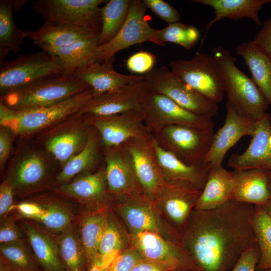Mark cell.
<instances>
[{
    "instance_id": "1",
    "label": "cell",
    "mask_w": 271,
    "mask_h": 271,
    "mask_svg": "<svg viewBox=\"0 0 271 271\" xmlns=\"http://www.w3.org/2000/svg\"><path fill=\"white\" fill-rule=\"evenodd\" d=\"M255 206L230 200L209 210L194 209L180 244L198 271H230L257 243L252 225Z\"/></svg>"
},
{
    "instance_id": "2",
    "label": "cell",
    "mask_w": 271,
    "mask_h": 271,
    "mask_svg": "<svg viewBox=\"0 0 271 271\" xmlns=\"http://www.w3.org/2000/svg\"><path fill=\"white\" fill-rule=\"evenodd\" d=\"M212 52L222 77L227 102L240 114L255 121L260 119L269 104L254 81L239 69L235 57L228 50L219 46Z\"/></svg>"
},
{
    "instance_id": "3",
    "label": "cell",
    "mask_w": 271,
    "mask_h": 271,
    "mask_svg": "<svg viewBox=\"0 0 271 271\" xmlns=\"http://www.w3.org/2000/svg\"><path fill=\"white\" fill-rule=\"evenodd\" d=\"M92 98L89 88L52 105L20 111L10 109L0 101V124L22 137L41 133L79 112Z\"/></svg>"
},
{
    "instance_id": "4",
    "label": "cell",
    "mask_w": 271,
    "mask_h": 271,
    "mask_svg": "<svg viewBox=\"0 0 271 271\" xmlns=\"http://www.w3.org/2000/svg\"><path fill=\"white\" fill-rule=\"evenodd\" d=\"M90 88L74 75L49 77L1 96L0 101L14 110L52 105Z\"/></svg>"
},
{
    "instance_id": "5",
    "label": "cell",
    "mask_w": 271,
    "mask_h": 271,
    "mask_svg": "<svg viewBox=\"0 0 271 271\" xmlns=\"http://www.w3.org/2000/svg\"><path fill=\"white\" fill-rule=\"evenodd\" d=\"M0 65L1 96L41 79L64 74L60 59L44 50L21 55Z\"/></svg>"
},
{
    "instance_id": "6",
    "label": "cell",
    "mask_w": 271,
    "mask_h": 271,
    "mask_svg": "<svg viewBox=\"0 0 271 271\" xmlns=\"http://www.w3.org/2000/svg\"><path fill=\"white\" fill-rule=\"evenodd\" d=\"M51 164L46 155L34 146L18 147L3 181L15 194L24 196L42 189L50 179Z\"/></svg>"
},
{
    "instance_id": "7",
    "label": "cell",
    "mask_w": 271,
    "mask_h": 271,
    "mask_svg": "<svg viewBox=\"0 0 271 271\" xmlns=\"http://www.w3.org/2000/svg\"><path fill=\"white\" fill-rule=\"evenodd\" d=\"M170 66L178 78L203 96L216 104L222 100L225 91L212 55L197 52L191 60H175Z\"/></svg>"
},
{
    "instance_id": "8",
    "label": "cell",
    "mask_w": 271,
    "mask_h": 271,
    "mask_svg": "<svg viewBox=\"0 0 271 271\" xmlns=\"http://www.w3.org/2000/svg\"><path fill=\"white\" fill-rule=\"evenodd\" d=\"M118 198L120 200L116 209L130 234L151 231L172 241L180 243V234L167 221L153 202L143 194Z\"/></svg>"
},
{
    "instance_id": "9",
    "label": "cell",
    "mask_w": 271,
    "mask_h": 271,
    "mask_svg": "<svg viewBox=\"0 0 271 271\" xmlns=\"http://www.w3.org/2000/svg\"><path fill=\"white\" fill-rule=\"evenodd\" d=\"M147 7L141 0H130L126 20L117 34L107 43L98 46L92 61L101 63L114 58L117 52L134 45L151 42L164 46L156 37V29L146 18Z\"/></svg>"
},
{
    "instance_id": "10",
    "label": "cell",
    "mask_w": 271,
    "mask_h": 271,
    "mask_svg": "<svg viewBox=\"0 0 271 271\" xmlns=\"http://www.w3.org/2000/svg\"><path fill=\"white\" fill-rule=\"evenodd\" d=\"M145 76L150 89L169 97L182 107L211 118L217 115L218 104L190 88L167 66L154 68Z\"/></svg>"
},
{
    "instance_id": "11",
    "label": "cell",
    "mask_w": 271,
    "mask_h": 271,
    "mask_svg": "<svg viewBox=\"0 0 271 271\" xmlns=\"http://www.w3.org/2000/svg\"><path fill=\"white\" fill-rule=\"evenodd\" d=\"M88 125L85 115L78 112L42 132L38 139L62 168L85 147Z\"/></svg>"
},
{
    "instance_id": "12",
    "label": "cell",
    "mask_w": 271,
    "mask_h": 271,
    "mask_svg": "<svg viewBox=\"0 0 271 271\" xmlns=\"http://www.w3.org/2000/svg\"><path fill=\"white\" fill-rule=\"evenodd\" d=\"M104 0H37L33 11L45 21H53L101 31V6Z\"/></svg>"
},
{
    "instance_id": "13",
    "label": "cell",
    "mask_w": 271,
    "mask_h": 271,
    "mask_svg": "<svg viewBox=\"0 0 271 271\" xmlns=\"http://www.w3.org/2000/svg\"><path fill=\"white\" fill-rule=\"evenodd\" d=\"M145 119L158 127L183 125L202 129H213L212 118L192 112L169 97L148 88L142 102Z\"/></svg>"
},
{
    "instance_id": "14",
    "label": "cell",
    "mask_w": 271,
    "mask_h": 271,
    "mask_svg": "<svg viewBox=\"0 0 271 271\" xmlns=\"http://www.w3.org/2000/svg\"><path fill=\"white\" fill-rule=\"evenodd\" d=\"M163 140L167 150L185 163L204 164L214 134L213 129H202L183 125L163 127Z\"/></svg>"
},
{
    "instance_id": "15",
    "label": "cell",
    "mask_w": 271,
    "mask_h": 271,
    "mask_svg": "<svg viewBox=\"0 0 271 271\" xmlns=\"http://www.w3.org/2000/svg\"><path fill=\"white\" fill-rule=\"evenodd\" d=\"M201 191L188 183H167L153 202L181 236Z\"/></svg>"
},
{
    "instance_id": "16",
    "label": "cell",
    "mask_w": 271,
    "mask_h": 271,
    "mask_svg": "<svg viewBox=\"0 0 271 271\" xmlns=\"http://www.w3.org/2000/svg\"><path fill=\"white\" fill-rule=\"evenodd\" d=\"M89 125L99 132L107 148L121 146L133 139L148 140L142 123V111H133L109 116L84 115Z\"/></svg>"
},
{
    "instance_id": "17",
    "label": "cell",
    "mask_w": 271,
    "mask_h": 271,
    "mask_svg": "<svg viewBox=\"0 0 271 271\" xmlns=\"http://www.w3.org/2000/svg\"><path fill=\"white\" fill-rule=\"evenodd\" d=\"M226 114L223 125L214 134L204 164L210 168L222 166L223 160L228 151L241 139L252 137L256 121L238 112L227 102Z\"/></svg>"
},
{
    "instance_id": "18",
    "label": "cell",
    "mask_w": 271,
    "mask_h": 271,
    "mask_svg": "<svg viewBox=\"0 0 271 271\" xmlns=\"http://www.w3.org/2000/svg\"><path fill=\"white\" fill-rule=\"evenodd\" d=\"M148 140H130L125 143L124 148L144 195L153 201L167 182L158 165L152 142Z\"/></svg>"
},
{
    "instance_id": "19",
    "label": "cell",
    "mask_w": 271,
    "mask_h": 271,
    "mask_svg": "<svg viewBox=\"0 0 271 271\" xmlns=\"http://www.w3.org/2000/svg\"><path fill=\"white\" fill-rule=\"evenodd\" d=\"M148 88L146 79L93 97L78 112L82 115L109 116L142 111V102Z\"/></svg>"
},
{
    "instance_id": "20",
    "label": "cell",
    "mask_w": 271,
    "mask_h": 271,
    "mask_svg": "<svg viewBox=\"0 0 271 271\" xmlns=\"http://www.w3.org/2000/svg\"><path fill=\"white\" fill-rule=\"evenodd\" d=\"M130 246L145 259L171 263L179 269L198 271L180 243L172 241L157 233L146 231L130 234Z\"/></svg>"
},
{
    "instance_id": "21",
    "label": "cell",
    "mask_w": 271,
    "mask_h": 271,
    "mask_svg": "<svg viewBox=\"0 0 271 271\" xmlns=\"http://www.w3.org/2000/svg\"><path fill=\"white\" fill-rule=\"evenodd\" d=\"M252 139L241 153H234L228 165L234 170L261 169L271 172V117L266 113L256 121Z\"/></svg>"
},
{
    "instance_id": "22",
    "label": "cell",
    "mask_w": 271,
    "mask_h": 271,
    "mask_svg": "<svg viewBox=\"0 0 271 271\" xmlns=\"http://www.w3.org/2000/svg\"><path fill=\"white\" fill-rule=\"evenodd\" d=\"M114 58L101 63L90 61L79 67L73 74L92 89L96 97L127 84L143 81L145 76L119 73L113 68Z\"/></svg>"
},
{
    "instance_id": "23",
    "label": "cell",
    "mask_w": 271,
    "mask_h": 271,
    "mask_svg": "<svg viewBox=\"0 0 271 271\" xmlns=\"http://www.w3.org/2000/svg\"><path fill=\"white\" fill-rule=\"evenodd\" d=\"M100 30L53 21H45L37 30H24V36L45 51L61 48L77 41L99 36Z\"/></svg>"
},
{
    "instance_id": "24",
    "label": "cell",
    "mask_w": 271,
    "mask_h": 271,
    "mask_svg": "<svg viewBox=\"0 0 271 271\" xmlns=\"http://www.w3.org/2000/svg\"><path fill=\"white\" fill-rule=\"evenodd\" d=\"M107 149L105 174L109 192L117 197L143 194L126 151L120 146Z\"/></svg>"
},
{
    "instance_id": "25",
    "label": "cell",
    "mask_w": 271,
    "mask_h": 271,
    "mask_svg": "<svg viewBox=\"0 0 271 271\" xmlns=\"http://www.w3.org/2000/svg\"><path fill=\"white\" fill-rule=\"evenodd\" d=\"M155 157L167 183H185L203 189L210 169L208 165H189L164 148L156 140L152 141Z\"/></svg>"
},
{
    "instance_id": "26",
    "label": "cell",
    "mask_w": 271,
    "mask_h": 271,
    "mask_svg": "<svg viewBox=\"0 0 271 271\" xmlns=\"http://www.w3.org/2000/svg\"><path fill=\"white\" fill-rule=\"evenodd\" d=\"M232 172L231 200L264 206L270 196L271 172L261 169H235Z\"/></svg>"
},
{
    "instance_id": "27",
    "label": "cell",
    "mask_w": 271,
    "mask_h": 271,
    "mask_svg": "<svg viewBox=\"0 0 271 271\" xmlns=\"http://www.w3.org/2000/svg\"><path fill=\"white\" fill-rule=\"evenodd\" d=\"M191 2L211 7L214 10V17L206 25L205 33L198 50L202 47L211 27L222 19L227 18L237 21L248 18L256 25L262 26L259 12L263 5L271 3V0H192Z\"/></svg>"
},
{
    "instance_id": "28",
    "label": "cell",
    "mask_w": 271,
    "mask_h": 271,
    "mask_svg": "<svg viewBox=\"0 0 271 271\" xmlns=\"http://www.w3.org/2000/svg\"><path fill=\"white\" fill-rule=\"evenodd\" d=\"M105 168L93 173H83L73 180L61 185L60 191L74 199L100 207L106 197Z\"/></svg>"
},
{
    "instance_id": "29",
    "label": "cell",
    "mask_w": 271,
    "mask_h": 271,
    "mask_svg": "<svg viewBox=\"0 0 271 271\" xmlns=\"http://www.w3.org/2000/svg\"><path fill=\"white\" fill-rule=\"evenodd\" d=\"M23 229L41 271H65L57 242L34 224L23 221Z\"/></svg>"
},
{
    "instance_id": "30",
    "label": "cell",
    "mask_w": 271,
    "mask_h": 271,
    "mask_svg": "<svg viewBox=\"0 0 271 271\" xmlns=\"http://www.w3.org/2000/svg\"><path fill=\"white\" fill-rule=\"evenodd\" d=\"M233 182L232 171L222 166L210 168L195 209H212L230 201Z\"/></svg>"
},
{
    "instance_id": "31",
    "label": "cell",
    "mask_w": 271,
    "mask_h": 271,
    "mask_svg": "<svg viewBox=\"0 0 271 271\" xmlns=\"http://www.w3.org/2000/svg\"><path fill=\"white\" fill-rule=\"evenodd\" d=\"M235 51L243 58L251 78L271 106V58L253 41L240 43Z\"/></svg>"
},
{
    "instance_id": "32",
    "label": "cell",
    "mask_w": 271,
    "mask_h": 271,
    "mask_svg": "<svg viewBox=\"0 0 271 271\" xmlns=\"http://www.w3.org/2000/svg\"><path fill=\"white\" fill-rule=\"evenodd\" d=\"M110 211L107 206H103L87 213L80 220L79 233L86 255L87 269L98 254L99 243Z\"/></svg>"
},
{
    "instance_id": "33",
    "label": "cell",
    "mask_w": 271,
    "mask_h": 271,
    "mask_svg": "<svg viewBox=\"0 0 271 271\" xmlns=\"http://www.w3.org/2000/svg\"><path fill=\"white\" fill-rule=\"evenodd\" d=\"M15 0L0 1V65L10 52L18 53L24 42V30L15 23L13 11Z\"/></svg>"
},
{
    "instance_id": "34",
    "label": "cell",
    "mask_w": 271,
    "mask_h": 271,
    "mask_svg": "<svg viewBox=\"0 0 271 271\" xmlns=\"http://www.w3.org/2000/svg\"><path fill=\"white\" fill-rule=\"evenodd\" d=\"M98 38L99 36H96L80 40L46 52L60 59L64 68V75H72L78 67L93 60L98 46Z\"/></svg>"
},
{
    "instance_id": "35",
    "label": "cell",
    "mask_w": 271,
    "mask_h": 271,
    "mask_svg": "<svg viewBox=\"0 0 271 271\" xmlns=\"http://www.w3.org/2000/svg\"><path fill=\"white\" fill-rule=\"evenodd\" d=\"M59 254L65 271H85L87 257L79 233L71 224L58 240Z\"/></svg>"
},
{
    "instance_id": "36",
    "label": "cell",
    "mask_w": 271,
    "mask_h": 271,
    "mask_svg": "<svg viewBox=\"0 0 271 271\" xmlns=\"http://www.w3.org/2000/svg\"><path fill=\"white\" fill-rule=\"evenodd\" d=\"M129 4L130 0H110L101 7L98 46L107 43L119 32L126 20Z\"/></svg>"
},
{
    "instance_id": "37",
    "label": "cell",
    "mask_w": 271,
    "mask_h": 271,
    "mask_svg": "<svg viewBox=\"0 0 271 271\" xmlns=\"http://www.w3.org/2000/svg\"><path fill=\"white\" fill-rule=\"evenodd\" d=\"M98 144L95 135L89 133L84 148L70 159L56 176L57 182L62 184L78 174L86 172L94 165L98 156Z\"/></svg>"
},
{
    "instance_id": "38",
    "label": "cell",
    "mask_w": 271,
    "mask_h": 271,
    "mask_svg": "<svg viewBox=\"0 0 271 271\" xmlns=\"http://www.w3.org/2000/svg\"><path fill=\"white\" fill-rule=\"evenodd\" d=\"M252 225L259 250L257 271H271V218L261 206H255Z\"/></svg>"
},
{
    "instance_id": "39",
    "label": "cell",
    "mask_w": 271,
    "mask_h": 271,
    "mask_svg": "<svg viewBox=\"0 0 271 271\" xmlns=\"http://www.w3.org/2000/svg\"><path fill=\"white\" fill-rule=\"evenodd\" d=\"M130 246V233L123 228L110 211L99 243V257H115Z\"/></svg>"
},
{
    "instance_id": "40",
    "label": "cell",
    "mask_w": 271,
    "mask_h": 271,
    "mask_svg": "<svg viewBox=\"0 0 271 271\" xmlns=\"http://www.w3.org/2000/svg\"><path fill=\"white\" fill-rule=\"evenodd\" d=\"M0 264L19 271H41L23 240L0 245Z\"/></svg>"
},
{
    "instance_id": "41",
    "label": "cell",
    "mask_w": 271,
    "mask_h": 271,
    "mask_svg": "<svg viewBox=\"0 0 271 271\" xmlns=\"http://www.w3.org/2000/svg\"><path fill=\"white\" fill-rule=\"evenodd\" d=\"M199 36V31L194 26L179 22L168 24L165 28L156 31V37L161 43H174L188 50L194 47Z\"/></svg>"
},
{
    "instance_id": "42",
    "label": "cell",
    "mask_w": 271,
    "mask_h": 271,
    "mask_svg": "<svg viewBox=\"0 0 271 271\" xmlns=\"http://www.w3.org/2000/svg\"><path fill=\"white\" fill-rule=\"evenodd\" d=\"M41 205V214L35 220L46 228L51 231L62 233L71 225L72 214L66 207L57 202Z\"/></svg>"
},
{
    "instance_id": "43",
    "label": "cell",
    "mask_w": 271,
    "mask_h": 271,
    "mask_svg": "<svg viewBox=\"0 0 271 271\" xmlns=\"http://www.w3.org/2000/svg\"><path fill=\"white\" fill-rule=\"evenodd\" d=\"M156 57L147 51H139L130 56L126 60V66L131 72L145 75L154 69Z\"/></svg>"
},
{
    "instance_id": "44",
    "label": "cell",
    "mask_w": 271,
    "mask_h": 271,
    "mask_svg": "<svg viewBox=\"0 0 271 271\" xmlns=\"http://www.w3.org/2000/svg\"><path fill=\"white\" fill-rule=\"evenodd\" d=\"M143 258L136 249L130 246L115 257L106 271H131L134 265Z\"/></svg>"
},
{
    "instance_id": "45",
    "label": "cell",
    "mask_w": 271,
    "mask_h": 271,
    "mask_svg": "<svg viewBox=\"0 0 271 271\" xmlns=\"http://www.w3.org/2000/svg\"><path fill=\"white\" fill-rule=\"evenodd\" d=\"M143 2L156 15L168 24L179 22V12L163 0H143Z\"/></svg>"
},
{
    "instance_id": "46",
    "label": "cell",
    "mask_w": 271,
    "mask_h": 271,
    "mask_svg": "<svg viewBox=\"0 0 271 271\" xmlns=\"http://www.w3.org/2000/svg\"><path fill=\"white\" fill-rule=\"evenodd\" d=\"M22 236L21 231L12 217L6 215L1 218V244L22 240Z\"/></svg>"
},
{
    "instance_id": "47",
    "label": "cell",
    "mask_w": 271,
    "mask_h": 271,
    "mask_svg": "<svg viewBox=\"0 0 271 271\" xmlns=\"http://www.w3.org/2000/svg\"><path fill=\"white\" fill-rule=\"evenodd\" d=\"M259 250L256 243L247 249L230 271H256Z\"/></svg>"
},
{
    "instance_id": "48",
    "label": "cell",
    "mask_w": 271,
    "mask_h": 271,
    "mask_svg": "<svg viewBox=\"0 0 271 271\" xmlns=\"http://www.w3.org/2000/svg\"><path fill=\"white\" fill-rule=\"evenodd\" d=\"M16 135L10 128L1 125L0 168L3 171L12 152L14 138Z\"/></svg>"
},
{
    "instance_id": "49",
    "label": "cell",
    "mask_w": 271,
    "mask_h": 271,
    "mask_svg": "<svg viewBox=\"0 0 271 271\" xmlns=\"http://www.w3.org/2000/svg\"><path fill=\"white\" fill-rule=\"evenodd\" d=\"M179 269L174 264L143 258L137 262L131 271H171Z\"/></svg>"
},
{
    "instance_id": "50",
    "label": "cell",
    "mask_w": 271,
    "mask_h": 271,
    "mask_svg": "<svg viewBox=\"0 0 271 271\" xmlns=\"http://www.w3.org/2000/svg\"><path fill=\"white\" fill-rule=\"evenodd\" d=\"M253 41L271 58V17L264 22Z\"/></svg>"
},
{
    "instance_id": "51",
    "label": "cell",
    "mask_w": 271,
    "mask_h": 271,
    "mask_svg": "<svg viewBox=\"0 0 271 271\" xmlns=\"http://www.w3.org/2000/svg\"><path fill=\"white\" fill-rule=\"evenodd\" d=\"M15 192L12 187L3 181L0 185V216L4 217L13 210Z\"/></svg>"
},
{
    "instance_id": "52",
    "label": "cell",
    "mask_w": 271,
    "mask_h": 271,
    "mask_svg": "<svg viewBox=\"0 0 271 271\" xmlns=\"http://www.w3.org/2000/svg\"><path fill=\"white\" fill-rule=\"evenodd\" d=\"M16 210L22 217L35 220L41 214L42 207L38 203L24 202L15 204L13 210Z\"/></svg>"
},
{
    "instance_id": "53",
    "label": "cell",
    "mask_w": 271,
    "mask_h": 271,
    "mask_svg": "<svg viewBox=\"0 0 271 271\" xmlns=\"http://www.w3.org/2000/svg\"><path fill=\"white\" fill-rule=\"evenodd\" d=\"M106 270L107 269L104 268L101 263L99 254L88 268V271H106Z\"/></svg>"
},
{
    "instance_id": "54",
    "label": "cell",
    "mask_w": 271,
    "mask_h": 271,
    "mask_svg": "<svg viewBox=\"0 0 271 271\" xmlns=\"http://www.w3.org/2000/svg\"><path fill=\"white\" fill-rule=\"evenodd\" d=\"M265 213L271 218V183L270 185V196L266 203L263 206H261Z\"/></svg>"
},
{
    "instance_id": "55",
    "label": "cell",
    "mask_w": 271,
    "mask_h": 271,
    "mask_svg": "<svg viewBox=\"0 0 271 271\" xmlns=\"http://www.w3.org/2000/svg\"><path fill=\"white\" fill-rule=\"evenodd\" d=\"M27 2V1H15L14 10H19Z\"/></svg>"
},
{
    "instance_id": "56",
    "label": "cell",
    "mask_w": 271,
    "mask_h": 271,
    "mask_svg": "<svg viewBox=\"0 0 271 271\" xmlns=\"http://www.w3.org/2000/svg\"><path fill=\"white\" fill-rule=\"evenodd\" d=\"M0 271H19L8 267L4 265L0 264Z\"/></svg>"
},
{
    "instance_id": "57",
    "label": "cell",
    "mask_w": 271,
    "mask_h": 271,
    "mask_svg": "<svg viewBox=\"0 0 271 271\" xmlns=\"http://www.w3.org/2000/svg\"><path fill=\"white\" fill-rule=\"evenodd\" d=\"M171 271H195V270H189V269H174V270H171Z\"/></svg>"
},
{
    "instance_id": "58",
    "label": "cell",
    "mask_w": 271,
    "mask_h": 271,
    "mask_svg": "<svg viewBox=\"0 0 271 271\" xmlns=\"http://www.w3.org/2000/svg\"><path fill=\"white\" fill-rule=\"evenodd\" d=\"M257 271V270H256ZM263 271H269V270H263Z\"/></svg>"
}]
</instances>
